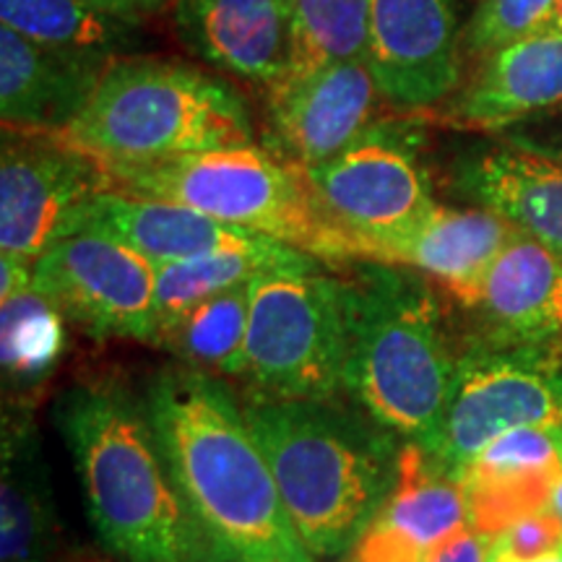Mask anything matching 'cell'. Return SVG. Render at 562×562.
I'll return each mask as SVG.
<instances>
[{
	"instance_id": "cell-22",
	"label": "cell",
	"mask_w": 562,
	"mask_h": 562,
	"mask_svg": "<svg viewBox=\"0 0 562 562\" xmlns=\"http://www.w3.org/2000/svg\"><path fill=\"white\" fill-rule=\"evenodd\" d=\"M472 311L487 321L492 341L552 344L562 339V256L518 232L490 266Z\"/></svg>"
},
{
	"instance_id": "cell-10",
	"label": "cell",
	"mask_w": 562,
	"mask_h": 562,
	"mask_svg": "<svg viewBox=\"0 0 562 562\" xmlns=\"http://www.w3.org/2000/svg\"><path fill=\"white\" fill-rule=\"evenodd\" d=\"M110 170L55 133L5 128L0 157V250L37 258L66 235L91 195L110 191Z\"/></svg>"
},
{
	"instance_id": "cell-28",
	"label": "cell",
	"mask_w": 562,
	"mask_h": 562,
	"mask_svg": "<svg viewBox=\"0 0 562 562\" xmlns=\"http://www.w3.org/2000/svg\"><path fill=\"white\" fill-rule=\"evenodd\" d=\"M3 307V375L13 385H37L50 375L63 351V315L34 290L0 300Z\"/></svg>"
},
{
	"instance_id": "cell-11",
	"label": "cell",
	"mask_w": 562,
	"mask_h": 562,
	"mask_svg": "<svg viewBox=\"0 0 562 562\" xmlns=\"http://www.w3.org/2000/svg\"><path fill=\"white\" fill-rule=\"evenodd\" d=\"M305 172L323 206L355 243L402 229L435 203L417 144L393 125L372 123L341 154Z\"/></svg>"
},
{
	"instance_id": "cell-1",
	"label": "cell",
	"mask_w": 562,
	"mask_h": 562,
	"mask_svg": "<svg viewBox=\"0 0 562 562\" xmlns=\"http://www.w3.org/2000/svg\"><path fill=\"white\" fill-rule=\"evenodd\" d=\"M144 402L182 503L220 562H315L292 529L245 406L222 375L165 368Z\"/></svg>"
},
{
	"instance_id": "cell-27",
	"label": "cell",
	"mask_w": 562,
	"mask_h": 562,
	"mask_svg": "<svg viewBox=\"0 0 562 562\" xmlns=\"http://www.w3.org/2000/svg\"><path fill=\"white\" fill-rule=\"evenodd\" d=\"M286 5L292 19V66L286 76L344 60H368L370 0H286Z\"/></svg>"
},
{
	"instance_id": "cell-2",
	"label": "cell",
	"mask_w": 562,
	"mask_h": 562,
	"mask_svg": "<svg viewBox=\"0 0 562 562\" xmlns=\"http://www.w3.org/2000/svg\"><path fill=\"white\" fill-rule=\"evenodd\" d=\"M245 417L302 547L315 562L349 558L396 490L406 446L334 398H252Z\"/></svg>"
},
{
	"instance_id": "cell-16",
	"label": "cell",
	"mask_w": 562,
	"mask_h": 562,
	"mask_svg": "<svg viewBox=\"0 0 562 562\" xmlns=\"http://www.w3.org/2000/svg\"><path fill=\"white\" fill-rule=\"evenodd\" d=\"M115 60V55L37 45L0 24V115L5 128L66 131Z\"/></svg>"
},
{
	"instance_id": "cell-5",
	"label": "cell",
	"mask_w": 562,
	"mask_h": 562,
	"mask_svg": "<svg viewBox=\"0 0 562 562\" xmlns=\"http://www.w3.org/2000/svg\"><path fill=\"white\" fill-rule=\"evenodd\" d=\"M104 167H136L252 144L248 104L227 81L182 63L117 58L79 117L55 133Z\"/></svg>"
},
{
	"instance_id": "cell-21",
	"label": "cell",
	"mask_w": 562,
	"mask_h": 562,
	"mask_svg": "<svg viewBox=\"0 0 562 562\" xmlns=\"http://www.w3.org/2000/svg\"><path fill=\"white\" fill-rule=\"evenodd\" d=\"M562 108V34L542 32L482 58L453 104L467 128L510 131Z\"/></svg>"
},
{
	"instance_id": "cell-33",
	"label": "cell",
	"mask_w": 562,
	"mask_h": 562,
	"mask_svg": "<svg viewBox=\"0 0 562 562\" xmlns=\"http://www.w3.org/2000/svg\"><path fill=\"white\" fill-rule=\"evenodd\" d=\"M550 508L562 518V469H560L558 480H554V487H552V495H550Z\"/></svg>"
},
{
	"instance_id": "cell-20",
	"label": "cell",
	"mask_w": 562,
	"mask_h": 562,
	"mask_svg": "<svg viewBox=\"0 0 562 562\" xmlns=\"http://www.w3.org/2000/svg\"><path fill=\"white\" fill-rule=\"evenodd\" d=\"M0 562H79L63 529L32 419H5L3 425Z\"/></svg>"
},
{
	"instance_id": "cell-15",
	"label": "cell",
	"mask_w": 562,
	"mask_h": 562,
	"mask_svg": "<svg viewBox=\"0 0 562 562\" xmlns=\"http://www.w3.org/2000/svg\"><path fill=\"white\" fill-rule=\"evenodd\" d=\"M175 32L209 66L263 83L290 74L292 19L286 0H175Z\"/></svg>"
},
{
	"instance_id": "cell-30",
	"label": "cell",
	"mask_w": 562,
	"mask_h": 562,
	"mask_svg": "<svg viewBox=\"0 0 562 562\" xmlns=\"http://www.w3.org/2000/svg\"><path fill=\"white\" fill-rule=\"evenodd\" d=\"M562 547V518L550 505L526 513L487 542V562H531Z\"/></svg>"
},
{
	"instance_id": "cell-9",
	"label": "cell",
	"mask_w": 562,
	"mask_h": 562,
	"mask_svg": "<svg viewBox=\"0 0 562 562\" xmlns=\"http://www.w3.org/2000/svg\"><path fill=\"white\" fill-rule=\"evenodd\" d=\"M34 290L97 339H157V269L102 232H74L32 263Z\"/></svg>"
},
{
	"instance_id": "cell-18",
	"label": "cell",
	"mask_w": 562,
	"mask_h": 562,
	"mask_svg": "<svg viewBox=\"0 0 562 562\" xmlns=\"http://www.w3.org/2000/svg\"><path fill=\"white\" fill-rule=\"evenodd\" d=\"M74 232H102V235L115 237L154 266L186 261V258L214 250L258 248V245L271 243V237L235 229L180 203L121 191L91 195L70 216L66 235H74Z\"/></svg>"
},
{
	"instance_id": "cell-32",
	"label": "cell",
	"mask_w": 562,
	"mask_h": 562,
	"mask_svg": "<svg viewBox=\"0 0 562 562\" xmlns=\"http://www.w3.org/2000/svg\"><path fill=\"white\" fill-rule=\"evenodd\" d=\"M487 542L490 537H484V533L469 526L459 537H453L451 542L442 544L427 562H487Z\"/></svg>"
},
{
	"instance_id": "cell-25",
	"label": "cell",
	"mask_w": 562,
	"mask_h": 562,
	"mask_svg": "<svg viewBox=\"0 0 562 562\" xmlns=\"http://www.w3.org/2000/svg\"><path fill=\"white\" fill-rule=\"evenodd\" d=\"M157 269L154 284V307H157V334L170 326L180 315H186L199 302L227 292L232 286L250 284L252 279L271 271H313L323 269V261L307 256L284 243H266L258 248H232L214 250L203 256L186 258ZM157 341V339H154Z\"/></svg>"
},
{
	"instance_id": "cell-17",
	"label": "cell",
	"mask_w": 562,
	"mask_h": 562,
	"mask_svg": "<svg viewBox=\"0 0 562 562\" xmlns=\"http://www.w3.org/2000/svg\"><path fill=\"white\" fill-rule=\"evenodd\" d=\"M562 469V425L518 427L492 440L459 474L469 526L492 537L526 513L550 505Z\"/></svg>"
},
{
	"instance_id": "cell-7",
	"label": "cell",
	"mask_w": 562,
	"mask_h": 562,
	"mask_svg": "<svg viewBox=\"0 0 562 562\" xmlns=\"http://www.w3.org/2000/svg\"><path fill=\"white\" fill-rule=\"evenodd\" d=\"M347 362V284L313 271L252 279L240 378L256 398H336Z\"/></svg>"
},
{
	"instance_id": "cell-12",
	"label": "cell",
	"mask_w": 562,
	"mask_h": 562,
	"mask_svg": "<svg viewBox=\"0 0 562 562\" xmlns=\"http://www.w3.org/2000/svg\"><path fill=\"white\" fill-rule=\"evenodd\" d=\"M368 66L391 108L446 100L461 81L453 0H370Z\"/></svg>"
},
{
	"instance_id": "cell-19",
	"label": "cell",
	"mask_w": 562,
	"mask_h": 562,
	"mask_svg": "<svg viewBox=\"0 0 562 562\" xmlns=\"http://www.w3.org/2000/svg\"><path fill=\"white\" fill-rule=\"evenodd\" d=\"M469 529L459 482L438 472L419 448L406 446L396 490L372 518L351 562H427Z\"/></svg>"
},
{
	"instance_id": "cell-24",
	"label": "cell",
	"mask_w": 562,
	"mask_h": 562,
	"mask_svg": "<svg viewBox=\"0 0 562 562\" xmlns=\"http://www.w3.org/2000/svg\"><path fill=\"white\" fill-rule=\"evenodd\" d=\"M175 0H0V21L45 47L115 55Z\"/></svg>"
},
{
	"instance_id": "cell-8",
	"label": "cell",
	"mask_w": 562,
	"mask_h": 562,
	"mask_svg": "<svg viewBox=\"0 0 562 562\" xmlns=\"http://www.w3.org/2000/svg\"><path fill=\"white\" fill-rule=\"evenodd\" d=\"M562 425V349L490 341L456 362L440 438L427 459L453 480L492 440L518 427Z\"/></svg>"
},
{
	"instance_id": "cell-23",
	"label": "cell",
	"mask_w": 562,
	"mask_h": 562,
	"mask_svg": "<svg viewBox=\"0 0 562 562\" xmlns=\"http://www.w3.org/2000/svg\"><path fill=\"white\" fill-rule=\"evenodd\" d=\"M456 188L562 256V159L505 144L459 161Z\"/></svg>"
},
{
	"instance_id": "cell-4",
	"label": "cell",
	"mask_w": 562,
	"mask_h": 562,
	"mask_svg": "<svg viewBox=\"0 0 562 562\" xmlns=\"http://www.w3.org/2000/svg\"><path fill=\"white\" fill-rule=\"evenodd\" d=\"M344 284V391L404 446L430 453L459 362L442 334L438 300L417 271L378 261H355Z\"/></svg>"
},
{
	"instance_id": "cell-6",
	"label": "cell",
	"mask_w": 562,
	"mask_h": 562,
	"mask_svg": "<svg viewBox=\"0 0 562 562\" xmlns=\"http://www.w3.org/2000/svg\"><path fill=\"white\" fill-rule=\"evenodd\" d=\"M108 170L110 191L180 203L209 220L290 245L323 263L357 261L355 237L328 214L307 172L273 149L229 146Z\"/></svg>"
},
{
	"instance_id": "cell-26",
	"label": "cell",
	"mask_w": 562,
	"mask_h": 562,
	"mask_svg": "<svg viewBox=\"0 0 562 562\" xmlns=\"http://www.w3.org/2000/svg\"><path fill=\"white\" fill-rule=\"evenodd\" d=\"M250 284L232 286L199 302L170 326L159 328L154 347L167 349L188 368L240 378L248 339Z\"/></svg>"
},
{
	"instance_id": "cell-3",
	"label": "cell",
	"mask_w": 562,
	"mask_h": 562,
	"mask_svg": "<svg viewBox=\"0 0 562 562\" xmlns=\"http://www.w3.org/2000/svg\"><path fill=\"white\" fill-rule=\"evenodd\" d=\"M53 419L89 521L123 562H220L182 503L144 398L102 378L66 389Z\"/></svg>"
},
{
	"instance_id": "cell-29",
	"label": "cell",
	"mask_w": 562,
	"mask_h": 562,
	"mask_svg": "<svg viewBox=\"0 0 562 562\" xmlns=\"http://www.w3.org/2000/svg\"><path fill=\"white\" fill-rule=\"evenodd\" d=\"M558 0H480L467 26L469 53L487 58L501 47L537 37L550 26Z\"/></svg>"
},
{
	"instance_id": "cell-34",
	"label": "cell",
	"mask_w": 562,
	"mask_h": 562,
	"mask_svg": "<svg viewBox=\"0 0 562 562\" xmlns=\"http://www.w3.org/2000/svg\"><path fill=\"white\" fill-rule=\"evenodd\" d=\"M547 32L562 34V0H558V5H554L552 19H550V26H547Z\"/></svg>"
},
{
	"instance_id": "cell-31",
	"label": "cell",
	"mask_w": 562,
	"mask_h": 562,
	"mask_svg": "<svg viewBox=\"0 0 562 562\" xmlns=\"http://www.w3.org/2000/svg\"><path fill=\"white\" fill-rule=\"evenodd\" d=\"M508 144L562 159V108L531 117L508 131Z\"/></svg>"
},
{
	"instance_id": "cell-13",
	"label": "cell",
	"mask_w": 562,
	"mask_h": 562,
	"mask_svg": "<svg viewBox=\"0 0 562 562\" xmlns=\"http://www.w3.org/2000/svg\"><path fill=\"white\" fill-rule=\"evenodd\" d=\"M383 100L368 60H344L281 79L269 89L273 151L302 170L334 159L372 125Z\"/></svg>"
},
{
	"instance_id": "cell-14",
	"label": "cell",
	"mask_w": 562,
	"mask_h": 562,
	"mask_svg": "<svg viewBox=\"0 0 562 562\" xmlns=\"http://www.w3.org/2000/svg\"><path fill=\"white\" fill-rule=\"evenodd\" d=\"M516 229L490 209H448L432 203L406 227L355 243L357 261H378L438 279L472 305L490 266L505 250Z\"/></svg>"
},
{
	"instance_id": "cell-35",
	"label": "cell",
	"mask_w": 562,
	"mask_h": 562,
	"mask_svg": "<svg viewBox=\"0 0 562 562\" xmlns=\"http://www.w3.org/2000/svg\"><path fill=\"white\" fill-rule=\"evenodd\" d=\"M531 562H562V547H560V550H554V552H550V554H544V558L531 560Z\"/></svg>"
}]
</instances>
